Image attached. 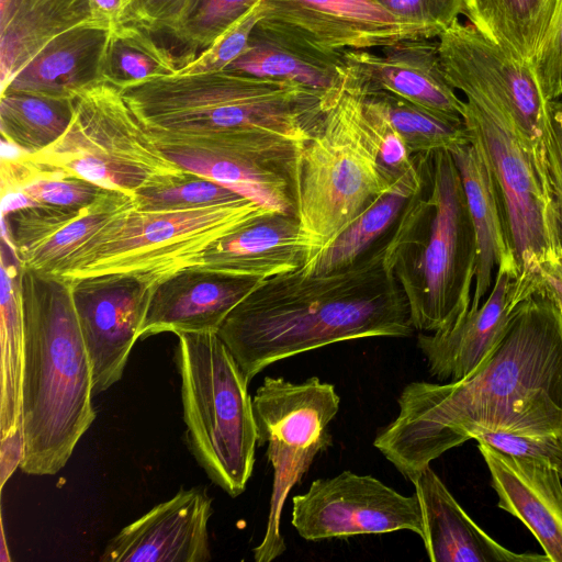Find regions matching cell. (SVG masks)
<instances>
[{
  "mask_svg": "<svg viewBox=\"0 0 562 562\" xmlns=\"http://www.w3.org/2000/svg\"><path fill=\"white\" fill-rule=\"evenodd\" d=\"M435 38L370 50H344V87L361 95L385 92L440 116L462 120L464 100L446 78Z\"/></svg>",
  "mask_w": 562,
  "mask_h": 562,
  "instance_id": "cell-16",
  "label": "cell"
},
{
  "mask_svg": "<svg viewBox=\"0 0 562 562\" xmlns=\"http://www.w3.org/2000/svg\"><path fill=\"white\" fill-rule=\"evenodd\" d=\"M306 260L296 216L269 211L212 241L195 266L262 281L296 270Z\"/></svg>",
  "mask_w": 562,
  "mask_h": 562,
  "instance_id": "cell-22",
  "label": "cell"
},
{
  "mask_svg": "<svg viewBox=\"0 0 562 562\" xmlns=\"http://www.w3.org/2000/svg\"><path fill=\"white\" fill-rule=\"evenodd\" d=\"M97 18L91 0H0L1 90L52 40Z\"/></svg>",
  "mask_w": 562,
  "mask_h": 562,
  "instance_id": "cell-25",
  "label": "cell"
},
{
  "mask_svg": "<svg viewBox=\"0 0 562 562\" xmlns=\"http://www.w3.org/2000/svg\"><path fill=\"white\" fill-rule=\"evenodd\" d=\"M7 191L20 192L34 204L85 209L110 190L19 154L1 158V192Z\"/></svg>",
  "mask_w": 562,
  "mask_h": 562,
  "instance_id": "cell-32",
  "label": "cell"
},
{
  "mask_svg": "<svg viewBox=\"0 0 562 562\" xmlns=\"http://www.w3.org/2000/svg\"><path fill=\"white\" fill-rule=\"evenodd\" d=\"M74 112L75 100L3 92L0 98L2 140L20 154H36L66 132Z\"/></svg>",
  "mask_w": 562,
  "mask_h": 562,
  "instance_id": "cell-31",
  "label": "cell"
},
{
  "mask_svg": "<svg viewBox=\"0 0 562 562\" xmlns=\"http://www.w3.org/2000/svg\"><path fill=\"white\" fill-rule=\"evenodd\" d=\"M248 200L211 179L184 169L153 177L133 195L134 207L142 212L200 210Z\"/></svg>",
  "mask_w": 562,
  "mask_h": 562,
  "instance_id": "cell-35",
  "label": "cell"
},
{
  "mask_svg": "<svg viewBox=\"0 0 562 562\" xmlns=\"http://www.w3.org/2000/svg\"><path fill=\"white\" fill-rule=\"evenodd\" d=\"M256 29L311 53L384 48L416 38H437L425 24L403 20L379 0H261Z\"/></svg>",
  "mask_w": 562,
  "mask_h": 562,
  "instance_id": "cell-13",
  "label": "cell"
},
{
  "mask_svg": "<svg viewBox=\"0 0 562 562\" xmlns=\"http://www.w3.org/2000/svg\"><path fill=\"white\" fill-rule=\"evenodd\" d=\"M373 446L412 483L431 461L484 432L562 435V313L542 290L513 311L472 374L408 383Z\"/></svg>",
  "mask_w": 562,
  "mask_h": 562,
  "instance_id": "cell-1",
  "label": "cell"
},
{
  "mask_svg": "<svg viewBox=\"0 0 562 562\" xmlns=\"http://www.w3.org/2000/svg\"><path fill=\"white\" fill-rule=\"evenodd\" d=\"M97 14L111 22L112 26L125 22L135 0H91Z\"/></svg>",
  "mask_w": 562,
  "mask_h": 562,
  "instance_id": "cell-47",
  "label": "cell"
},
{
  "mask_svg": "<svg viewBox=\"0 0 562 562\" xmlns=\"http://www.w3.org/2000/svg\"><path fill=\"white\" fill-rule=\"evenodd\" d=\"M177 336L188 445L213 483L236 497L252 474L258 443L249 382L216 331Z\"/></svg>",
  "mask_w": 562,
  "mask_h": 562,
  "instance_id": "cell-7",
  "label": "cell"
},
{
  "mask_svg": "<svg viewBox=\"0 0 562 562\" xmlns=\"http://www.w3.org/2000/svg\"><path fill=\"white\" fill-rule=\"evenodd\" d=\"M451 154L461 176L477 241L474 291L469 307L475 310L493 285L494 269L507 266L517 273V266L503 202L483 154L471 142Z\"/></svg>",
  "mask_w": 562,
  "mask_h": 562,
  "instance_id": "cell-24",
  "label": "cell"
},
{
  "mask_svg": "<svg viewBox=\"0 0 562 562\" xmlns=\"http://www.w3.org/2000/svg\"><path fill=\"white\" fill-rule=\"evenodd\" d=\"M259 282L198 266L182 268L154 290L139 338L165 331H217L227 314Z\"/></svg>",
  "mask_w": 562,
  "mask_h": 562,
  "instance_id": "cell-18",
  "label": "cell"
},
{
  "mask_svg": "<svg viewBox=\"0 0 562 562\" xmlns=\"http://www.w3.org/2000/svg\"><path fill=\"white\" fill-rule=\"evenodd\" d=\"M269 211L251 200L177 212H142L132 204L88 239L59 277L195 266L212 241Z\"/></svg>",
  "mask_w": 562,
  "mask_h": 562,
  "instance_id": "cell-9",
  "label": "cell"
},
{
  "mask_svg": "<svg viewBox=\"0 0 562 562\" xmlns=\"http://www.w3.org/2000/svg\"><path fill=\"white\" fill-rule=\"evenodd\" d=\"M530 66L546 100H557L562 94V0H557L552 21Z\"/></svg>",
  "mask_w": 562,
  "mask_h": 562,
  "instance_id": "cell-40",
  "label": "cell"
},
{
  "mask_svg": "<svg viewBox=\"0 0 562 562\" xmlns=\"http://www.w3.org/2000/svg\"><path fill=\"white\" fill-rule=\"evenodd\" d=\"M539 290L544 291L557 303L562 313V251L540 265L537 291Z\"/></svg>",
  "mask_w": 562,
  "mask_h": 562,
  "instance_id": "cell-46",
  "label": "cell"
},
{
  "mask_svg": "<svg viewBox=\"0 0 562 562\" xmlns=\"http://www.w3.org/2000/svg\"><path fill=\"white\" fill-rule=\"evenodd\" d=\"M396 183L380 165L360 94L342 86L297 157L295 216L305 265Z\"/></svg>",
  "mask_w": 562,
  "mask_h": 562,
  "instance_id": "cell-6",
  "label": "cell"
},
{
  "mask_svg": "<svg viewBox=\"0 0 562 562\" xmlns=\"http://www.w3.org/2000/svg\"><path fill=\"white\" fill-rule=\"evenodd\" d=\"M398 18L435 29L439 35L464 13V0H379Z\"/></svg>",
  "mask_w": 562,
  "mask_h": 562,
  "instance_id": "cell-42",
  "label": "cell"
},
{
  "mask_svg": "<svg viewBox=\"0 0 562 562\" xmlns=\"http://www.w3.org/2000/svg\"><path fill=\"white\" fill-rule=\"evenodd\" d=\"M417 159L420 180L392 228L390 260L415 330L440 333L470 307L477 241L452 154Z\"/></svg>",
  "mask_w": 562,
  "mask_h": 562,
  "instance_id": "cell-5",
  "label": "cell"
},
{
  "mask_svg": "<svg viewBox=\"0 0 562 562\" xmlns=\"http://www.w3.org/2000/svg\"><path fill=\"white\" fill-rule=\"evenodd\" d=\"M419 180L418 172L415 179L397 182L322 248L303 268L307 272L325 273L353 263L393 228L418 187Z\"/></svg>",
  "mask_w": 562,
  "mask_h": 562,
  "instance_id": "cell-30",
  "label": "cell"
},
{
  "mask_svg": "<svg viewBox=\"0 0 562 562\" xmlns=\"http://www.w3.org/2000/svg\"><path fill=\"white\" fill-rule=\"evenodd\" d=\"M175 272L146 269L70 279L72 302L92 367L93 394L106 391L122 378L139 338L150 296Z\"/></svg>",
  "mask_w": 562,
  "mask_h": 562,
  "instance_id": "cell-14",
  "label": "cell"
},
{
  "mask_svg": "<svg viewBox=\"0 0 562 562\" xmlns=\"http://www.w3.org/2000/svg\"><path fill=\"white\" fill-rule=\"evenodd\" d=\"M363 97L381 110L412 155L452 153L470 143L463 120L437 115L385 92Z\"/></svg>",
  "mask_w": 562,
  "mask_h": 562,
  "instance_id": "cell-34",
  "label": "cell"
},
{
  "mask_svg": "<svg viewBox=\"0 0 562 562\" xmlns=\"http://www.w3.org/2000/svg\"><path fill=\"white\" fill-rule=\"evenodd\" d=\"M1 436L22 425L24 319L21 261L1 240Z\"/></svg>",
  "mask_w": 562,
  "mask_h": 562,
  "instance_id": "cell-28",
  "label": "cell"
},
{
  "mask_svg": "<svg viewBox=\"0 0 562 562\" xmlns=\"http://www.w3.org/2000/svg\"><path fill=\"white\" fill-rule=\"evenodd\" d=\"M261 0H196L180 25L169 35L191 54L207 48Z\"/></svg>",
  "mask_w": 562,
  "mask_h": 562,
  "instance_id": "cell-37",
  "label": "cell"
},
{
  "mask_svg": "<svg viewBox=\"0 0 562 562\" xmlns=\"http://www.w3.org/2000/svg\"><path fill=\"white\" fill-rule=\"evenodd\" d=\"M391 232L344 268L301 267L260 281L227 314L216 334L248 382L277 361L327 345L414 334L390 260Z\"/></svg>",
  "mask_w": 562,
  "mask_h": 562,
  "instance_id": "cell-2",
  "label": "cell"
},
{
  "mask_svg": "<svg viewBox=\"0 0 562 562\" xmlns=\"http://www.w3.org/2000/svg\"><path fill=\"white\" fill-rule=\"evenodd\" d=\"M420 504L428 559L432 562H549L535 553L513 552L488 536L465 513L430 465L413 482Z\"/></svg>",
  "mask_w": 562,
  "mask_h": 562,
  "instance_id": "cell-23",
  "label": "cell"
},
{
  "mask_svg": "<svg viewBox=\"0 0 562 562\" xmlns=\"http://www.w3.org/2000/svg\"><path fill=\"white\" fill-rule=\"evenodd\" d=\"M196 0H135L124 23H134L153 33H172Z\"/></svg>",
  "mask_w": 562,
  "mask_h": 562,
  "instance_id": "cell-43",
  "label": "cell"
},
{
  "mask_svg": "<svg viewBox=\"0 0 562 562\" xmlns=\"http://www.w3.org/2000/svg\"><path fill=\"white\" fill-rule=\"evenodd\" d=\"M112 24L97 18L58 35L1 90L75 100L102 82Z\"/></svg>",
  "mask_w": 562,
  "mask_h": 562,
  "instance_id": "cell-21",
  "label": "cell"
},
{
  "mask_svg": "<svg viewBox=\"0 0 562 562\" xmlns=\"http://www.w3.org/2000/svg\"><path fill=\"white\" fill-rule=\"evenodd\" d=\"M261 19L260 1L231 25L207 48L191 63L181 67L178 75L217 72L241 56L248 47L249 38Z\"/></svg>",
  "mask_w": 562,
  "mask_h": 562,
  "instance_id": "cell-38",
  "label": "cell"
},
{
  "mask_svg": "<svg viewBox=\"0 0 562 562\" xmlns=\"http://www.w3.org/2000/svg\"><path fill=\"white\" fill-rule=\"evenodd\" d=\"M133 204V198L110 190L81 215L20 259L25 267L60 276L69 258L114 215Z\"/></svg>",
  "mask_w": 562,
  "mask_h": 562,
  "instance_id": "cell-36",
  "label": "cell"
},
{
  "mask_svg": "<svg viewBox=\"0 0 562 562\" xmlns=\"http://www.w3.org/2000/svg\"><path fill=\"white\" fill-rule=\"evenodd\" d=\"M477 448L491 474L497 506L518 518L549 562H562V475L543 462L504 453L484 441Z\"/></svg>",
  "mask_w": 562,
  "mask_h": 562,
  "instance_id": "cell-19",
  "label": "cell"
},
{
  "mask_svg": "<svg viewBox=\"0 0 562 562\" xmlns=\"http://www.w3.org/2000/svg\"><path fill=\"white\" fill-rule=\"evenodd\" d=\"M155 33L134 23L112 26L104 60V79L122 89L151 78L176 74L182 64Z\"/></svg>",
  "mask_w": 562,
  "mask_h": 562,
  "instance_id": "cell-33",
  "label": "cell"
},
{
  "mask_svg": "<svg viewBox=\"0 0 562 562\" xmlns=\"http://www.w3.org/2000/svg\"><path fill=\"white\" fill-rule=\"evenodd\" d=\"M339 404L335 386L317 376L301 383L266 376L257 389L252 406L258 445L267 446L273 481L266 531L252 550L256 562H271L285 552L280 531L283 505L316 456L331 446L328 425Z\"/></svg>",
  "mask_w": 562,
  "mask_h": 562,
  "instance_id": "cell-11",
  "label": "cell"
},
{
  "mask_svg": "<svg viewBox=\"0 0 562 562\" xmlns=\"http://www.w3.org/2000/svg\"><path fill=\"white\" fill-rule=\"evenodd\" d=\"M212 499L201 487L181 490L124 527L106 546V562H205Z\"/></svg>",
  "mask_w": 562,
  "mask_h": 562,
  "instance_id": "cell-17",
  "label": "cell"
},
{
  "mask_svg": "<svg viewBox=\"0 0 562 562\" xmlns=\"http://www.w3.org/2000/svg\"><path fill=\"white\" fill-rule=\"evenodd\" d=\"M120 91L157 145L243 156L295 177L301 145L333 95L227 69L166 75Z\"/></svg>",
  "mask_w": 562,
  "mask_h": 562,
  "instance_id": "cell-3",
  "label": "cell"
},
{
  "mask_svg": "<svg viewBox=\"0 0 562 562\" xmlns=\"http://www.w3.org/2000/svg\"><path fill=\"white\" fill-rule=\"evenodd\" d=\"M291 522L305 540L411 530L424 533L417 495L405 496L372 475L351 471L312 482L292 498Z\"/></svg>",
  "mask_w": 562,
  "mask_h": 562,
  "instance_id": "cell-15",
  "label": "cell"
},
{
  "mask_svg": "<svg viewBox=\"0 0 562 562\" xmlns=\"http://www.w3.org/2000/svg\"><path fill=\"white\" fill-rule=\"evenodd\" d=\"M462 120L498 189L517 266L513 306L538 290L540 265L560 246L547 162L521 139L510 116L483 95L465 91Z\"/></svg>",
  "mask_w": 562,
  "mask_h": 562,
  "instance_id": "cell-8",
  "label": "cell"
},
{
  "mask_svg": "<svg viewBox=\"0 0 562 562\" xmlns=\"http://www.w3.org/2000/svg\"><path fill=\"white\" fill-rule=\"evenodd\" d=\"M561 104H562V100H560Z\"/></svg>",
  "mask_w": 562,
  "mask_h": 562,
  "instance_id": "cell-48",
  "label": "cell"
},
{
  "mask_svg": "<svg viewBox=\"0 0 562 562\" xmlns=\"http://www.w3.org/2000/svg\"><path fill=\"white\" fill-rule=\"evenodd\" d=\"M181 169L211 179L265 209L295 215V177L271 165L233 154L157 145Z\"/></svg>",
  "mask_w": 562,
  "mask_h": 562,
  "instance_id": "cell-26",
  "label": "cell"
},
{
  "mask_svg": "<svg viewBox=\"0 0 562 562\" xmlns=\"http://www.w3.org/2000/svg\"><path fill=\"white\" fill-rule=\"evenodd\" d=\"M24 319L20 468L56 474L95 418L92 367L77 319L70 280L21 263Z\"/></svg>",
  "mask_w": 562,
  "mask_h": 562,
  "instance_id": "cell-4",
  "label": "cell"
},
{
  "mask_svg": "<svg viewBox=\"0 0 562 562\" xmlns=\"http://www.w3.org/2000/svg\"><path fill=\"white\" fill-rule=\"evenodd\" d=\"M437 41L449 83L456 90L474 91L501 106L527 147L547 161L549 101L530 63L504 50L470 22L456 21Z\"/></svg>",
  "mask_w": 562,
  "mask_h": 562,
  "instance_id": "cell-12",
  "label": "cell"
},
{
  "mask_svg": "<svg viewBox=\"0 0 562 562\" xmlns=\"http://www.w3.org/2000/svg\"><path fill=\"white\" fill-rule=\"evenodd\" d=\"M23 156L132 198L153 177L181 169L162 154L120 89L109 82L75 99L72 120L55 143Z\"/></svg>",
  "mask_w": 562,
  "mask_h": 562,
  "instance_id": "cell-10",
  "label": "cell"
},
{
  "mask_svg": "<svg viewBox=\"0 0 562 562\" xmlns=\"http://www.w3.org/2000/svg\"><path fill=\"white\" fill-rule=\"evenodd\" d=\"M516 271L496 268L488 296L452 328L440 333H419L417 347L429 373L440 381H459L475 372L492 355L505 335L513 311Z\"/></svg>",
  "mask_w": 562,
  "mask_h": 562,
  "instance_id": "cell-20",
  "label": "cell"
},
{
  "mask_svg": "<svg viewBox=\"0 0 562 562\" xmlns=\"http://www.w3.org/2000/svg\"><path fill=\"white\" fill-rule=\"evenodd\" d=\"M557 0H464V13L483 35L530 63L554 15Z\"/></svg>",
  "mask_w": 562,
  "mask_h": 562,
  "instance_id": "cell-29",
  "label": "cell"
},
{
  "mask_svg": "<svg viewBox=\"0 0 562 562\" xmlns=\"http://www.w3.org/2000/svg\"><path fill=\"white\" fill-rule=\"evenodd\" d=\"M345 69L344 52L335 55L311 53L256 27L245 53L227 67L235 72L288 81L329 95L342 89Z\"/></svg>",
  "mask_w": 562,
  "mask_h": 562,
  "instance_id": "cell-27",
  "label": "cell"
},
{
  "mask_svg": "<svg viewBox=\"0 0 562 562\" xmlns=\"http://www.w3.org/2000/svg\"><path fill=\"white\" fill-rule=\"evenodd\" d=\"M474 439L484 441L504 453L547 463L562 475V435L484 432Z\"/></svg>",
  "mask_w": 562,
  "mask_h": 562,
  "instance_id": "cell-41",
  "label": "cell"
},
{
  "mask_svg": "<svg viewBox=\"0 0 562 562\" xmlns=\"http://www.w3.org/2000/svg\"><path fill=\"white\" fill-rule=\"evenodd\" d=\"M359 94V93H358ZM362 109L378 146L380 165L396 183L418 177L417 156L412 155L381 110L361 95Z\"/></svg>",
  "mask_w": 562,
  "mask_h": 562,
  "instance_id": "cell-39",
  "label": "cell"
},
{
  "mask_svg": "<svg viewBox=\"0 0 562 562\" xmlns=\"http://www.w3.org/2000/svg\"><path fill=\"white\" fill-rule=\"evenodd\" d=\"M550 126L546 140L547 169L554 207L558 237L562 248V104L549 101Z\"/></svg>",
  "mask_w": 562,
  "mask_h": 562,
  "instance_id": "cell-44",
  "label": "cell"
},
{
  "mask_svg": "<svg viewBox=\"0 0 562 562\" xmlns=\"http://www.w3.org/2000/svg\"><path fill=\"white\" fill-rule=\"evenodd\" d=\"M24 457L23 425L1 436L0 446V485L3 490Z\"/></svg>",
  "mask_w": 562,
  "mask_h": 562,
  "instance_id": "cell-45",
  "label": "cell"
}]
</instances>
